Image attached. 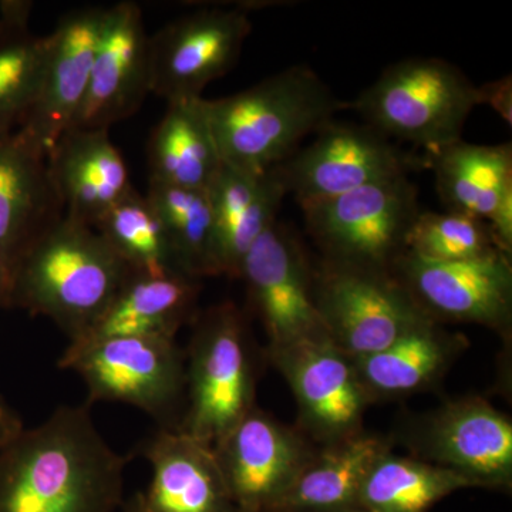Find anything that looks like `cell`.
<instances>
[{
  "label": "cell",
  "instance_id": "cell-2",
  "mask_svg": "<svg viewBox=\"0 0 512 512\" xmlns=\"http://www.w3.org/2000/svg\"><path fill=\"white\" fill-rule=\"evenodd\" d=\"M130 272L97 229L63 217L16 262L5 309L50 319L74 342L109 308Z\"/></svg>",
  "mask_w": 512,
  "mask_h": 512
},
{
  "label": "cell",
  "instance_id": "cell-3",
  "mask_svg": "<svg viewBox=\"0 0 512 512\" xmlns=\"http://www.w3.org/2000/svg\"><path fill=\"white\" fill-rule=\"evenodd\" d=\"M346 106L305 64L232 96L204 99L222 163L248 173H265L284 163L303 138L335 120Z\"/></svg>",
  "mask_w": 512,
  "mask_h": 512
},
{
  "label": "cell",
  "instance_id": "cell-31",
  "mask_svg": "<svg viewBox=\"0 0 512 512\" xmlns=\"http://www.w3.org/2000/svg\"><path fill=\"white\" fill-rule=\"evenodd\" d=\"M406 252L436 262L503 254L487 222L460 212H421L407 235Z\"/></svg>",
  "mask_w": 512,
  "mask_h": 512
},
{
  "label": "cell",
  "instance_id": "cell-4",
  "mask_svg": "<svg viewBox=\"0 0 512 512\" xmlns=\"http://www.w3.org/2000/svg\"><path fill=\"white\" fill-rule=\"evenodd\" d=\"M348 106L383 136L423 147L430 156L461 140L478 106L477 86L446 60L412 57L390 64Z\"/></svg>",
  "mask_w": 512,
  "mask_h": 512
},
{
  "label": "cell",
  "instance_id": "cell-29",
  "mask_svg": "<svg viewBox=\"0 0 512 512\" xmlns=\"http://www.w3.org/2000/svg\"><path fill=\"white\" fill-rule=\"evenodd\" d=\"M146 197L163 222L178 271L198 281L218 276L208 191L148 181Z\"/></svg>",
  "mask_w": 512,
  "mask_h": 512
},
{
  "label": "cell",
  "instance_id": "cell-21",
  "mask_svg": "<svg viewBox=\"0 0 512 512\" xmlns=\"http://www.w3.org/2000/svg\"><path fill=\"white\" fill-rule=\"evenodd\" d=\"M207 191L214 217L217 275L239 279L245 255L278 221L288 194L276 168L248 173L224 163Z\"/></svg>",
  "mask_w": 512,
  "mask_h": 512
},
{
  "label": "cell",
  "instance_id": "cell-6",
  "mask_svg": "<svg viewBox=\"0 0 512 512\" xmlns=\"http://www.w3.org/2000/svg\"><path fill=\"white\" fill-rule=\"evenodd\" d=\"M59 367L82 377L87 402H117L156 420L158 429H178L187 399L185 350L177 339L119 336L73 342Z\"/></svg>",
  "mask_w": 512,
  "mask_h": 512
},
{
  "label": "cell",
  "instance_id": "cell-27",
  "mask_svg": "<svg viewBox=\"0 0 512 512\" xmlns=\"http://www.w3.org/2000/svg\"><path fill=\"white\" fill-rule=\"evenodd\" d=\"M33 3H0V140L28 117L42 84L46 36L30 32Z\"/></svg>",
  "mask_w": 512,
  "mask_h": 512
},
{
  "label": "cell",
  "instance_id": "cell-36",
  "mask_svg": "<svg viewBox=\"0 0 512 512\" xmlns=\"http://www.w3.org/2000/svg\"><path fill=\"white\" fill-rule=\"evenodd\" d=\"M343 512H369V511L362 510V508H353V510L343 511Z\"/></svg>",
  "mask_w": 512,
  "mask_h": 512
},
{
  "label": "cell",
  "instance_id": "cell-1",
  "mask_svg": "<svg viewBox=\"0 0 512 512\" xmlns=\"http://www.w3.org/2000/svg\"><path fill=\"white\" fill-rule=\"evenodd\" d=\"M121 456L92 406H59L0 448V512H114L123 504Z\"/></svg>",
  "mask_w": 512,
  "mask_h": 512
},
{
  "label": "cell",
  "instance_id": "cell-30",
  "mask_svg": "<svg viewBox=\"0 0 512 512\" xmlns=\"http://www.w3.org/2000/svg\"><path fill=\"white\" fill-rule=\"evenodd\" d=\"M96 229L130 271L148 275L180 272L163 222L146 195L136 188L111 208Z\"/></svg>",
  "mask_w": 512,
  "mask_h": 512
},
{
  "label": "cell",
  "instance_id": "cell-9",
  "mask_svg": "<svg viewBox=\"0 0 512 512\" xmlns=\"http://www.w3.org/2000/svg\"><path fill=\"white\" fill-rule=\"evenodd\" d=\"M419 165L375 128L332 120L316 131L309 146L275 168L286 194L303 205L409 175Z\"/></svg>",
  "mask_w": 512,
  "mask_h": 512
},
{
  "label": "cell",
  "instance_id": "cell-34",
  "mask_svg": "<svg viewBox=\"0 0 512 512\" xmlns=\"http://www.w3.org/2000/svg\"><path fill=\"white\" fill-rule=\"evenodd\" d=\"M6 292H8V279H6L5 268L0 258V311L6 308Z\"/></svg>",
  "mask_w": 512,
  "mask_h": 512
},
{
  "label": "cell",
  "instance_id": "cell-16",
  "mask_svg": "<svg viewBox=\"0 0 512 512\" xmlns=\"http://www.w3.org/2000/svg\"><path fill=\"white\" fill-rule=\"evenodd\" d=\"M151 94L150 36L134 2L107 6L89 87L72 127L110 130Z\"/></svg>",
  "mask_w": 512,
  "mask_h": 512
},
{
  "label": "cell",
  "instance_id": "cell-37",
  "mask_svg": "<svg viewBox=\"0 0 512 512\" xmlns=\"http://www.w3.org/2000/svg\"><path fill=\"white\" fill-rule=\"evenodd\" d=\"M232 512H247V511H239V510H234Z\"/></svg>",
  "mask_w": 512,
  "mask_h": 512
},
{
  "label": "cell",
  "instance_id": "cell-24",
  "mask_svg": "<svg viewBox=\"0 0 512 512\" xmlns=\"http://www.w3.org/2000/svg\"><path fill=\"white\" fill-rule=\"evenodd\" d=\"M167 104L148 141V181L207 190L222 160L205 114L204 97Z\"/></svg>",
  "mask_w": 512,
  "mask_h": 512
},
{
  "label": "cell",
  "instance_id": "cell-15",
  "mask_svg": "<svg viewBox=\"0 0 512 512\" xmlns=\"http://www.w3.org/2000/svg\"><path fill=\"white\" fill-rule=\"evenodd\" d=\"M235 510L274 512L312 451L258 407L214 444Z\"/></svg>",
  "mask_w": 512,
  "mask_h": 512
},
{
  "label": "cell",
  "instance_id": "cell-32",
  "mask_svg": "<svg viewBox=\"0 0 512 512\" xmlns=\"http://www.w3.org/2000/svg\"><path fill=\"white\" fill-rule=\"evenodd\" d=\"M477 101L478 106L485 104L490 106L491 109L500 114L501 119L512 124V77H501V79L494 80L477 86Z\"/></svg>",
  "mask_w": 512,
  "mask_h": 512
},
{
  "label": "cell",
  "instance_id": "cell-12",
  "mask_svg": "<svg viewBox=\"0 0 512 512\" xmlns=\"http://www.w3.org/2000/svg\"><path fill=\"white\" fill-rule=\"evenodd\" d=\"M392 274L420 311L436 322L477 323L498 332L510 328L511 256L436 262L403 252Z\"/></svg>",
  "mask_w": 512,
  "mask_h": 512
},
{
  "label": "cell",
  "instance_id": "cell-18",
  "mask_svg": "<svg viewBox=\"0 0 512 512\" xmlns=\"http://www.w3.org/2000/svg\"><path fill=\"white\" fill-rule=\"evenodd\" d=\"M63 217L42 148L20 130L0 140V258L8 284L23 252Z\"/></svg>",
  "mask_w": 512,
  "mask_h": 512
},
{
  "label": "cell",
  "instance_id": "cell-11",
  "mask_svg": "<svg viewBox=\"0 0 512 512\" xmlns=\"http://www.w3.org/2000/svg\"><path fill=\"white\" fill-rule=\"evenodd\" d=\"M252 30L247 6L204 8L150 37L151 94L171 103L200 99L237 63Z\"/></svg>",
  "mask_w": 512,
  "mask_h": 512
},
{
  "label": "cell",
  "instance_id": "cell-13",
  "mask_svg": "<svg viewBox=\"0 0 512 512\" xmlns=\"http://www.w3.org/2000/svg\"><path fill=\"white\" fill-rule=\"evenodd\" d=\"M412 444L420 460L460 474L473 487H511L512 423L481 397L434 410L414 429Z\"/></svg>",
  "mask_w": 512,
  "mask_h": 512
},
{
  "label": "cell",
  "instance_id": "cell-22",
  "mask_svg": "<svg viewBox=\"0 0 512 512\" xmlns=\"http://www.w3.org/2000/svg\"><path fill=\"white\" fill-rule=\"evenodd\" d=\"M200 293L201 281L180 272L148 275L131 271L109 308L74 342L119 336L177 339L180 329L198 315Z\"/></svg>",
  "mask_w": 512,
  "mask_h": 512
},
{
  "label": "cell",
  "instance_id": "cell-14",
  "mask_svg": "<svg viewBox=\"0 0 512 512\" xmlns=\"http://www.w3.org/2000/svg\"><path fill=\"white\" fill-rule=\"evenodd\" d=\"M268 355L295 394L302 426L315 439L335 443L362 431L373 399L360 382L352 357L328 336L268 349Z\"/></svg>",
  "mask_w": 512,
  "mask_h": 512
},
{
  "label": "cell",
  "instance_id": "cell-5",
  "mask_svg": "<svg viewBox=\"0 0 512 512\" xmlns=\"http://www.w3.org/2000/svg\"><path fill=\"white\" fill-rule=\"evenodd\" d=\"M185 350L187 399L178 430L214 446L255 407L256 366L244 315L232 302L198 312Z\"/></svg>",
  "mask_w": 512,
  "mask_h": 512
},
{
  "label": "cell",
  "instance_id": "cell-17",
  "mask_svg": "<svg viewBox=\"0 0 512 512\" xmlns=\"http://www.w3.org/2000/svg\"><path fill=\"white\" fill-rule=\"evenodd\" d=\"M106 8L74 9L62 16L55 30L46 36L42 84L32 110L19 128L46 156L72 127L82 107Z\"/></svg>",
  "mask_w": 512,
  "mask_h": 512
},
{
  "label": "cell",
  "instance_id": "cell-33",
  "mask_svg": "<svg viewBox=\"0 0 512 512\" xmlns=\"http://www.w3.org/2000/svg\"><path fill=\"white\" fill-rule=\"evenodd\" d=\"M23 429L22 417L0 393V448L15 439Z\"/></svg>",
  "mask_w": 512,
  "mask_h": 512
},
{
  "label": "cell",
  "instance_id": "cell-10",
  "mask_svg": "<svg viewBox=\"0 0 512 512\" xmlns=\"http://www.w3.org/2000/svg\"><path fill=\"white\" fill-rule=\"evenodd\" d=\"M249 303L261 319L269 348L328 336L315 302V271L301 239L276 221L261 235L241 266Z\"/></svg>",
  "mask_w": 512,
  "mask_h": 512
},
{
  "label": "cell",
  "instance_id": "cell-25",
  "mask_svg": "<svg viewBox=\"0 0 512 512\" xmlns=\"http://www.w3.org/2000/svg\"><path fill=\"white\" fill-rule=\"evenodd\" d=\"M461 348L463 336L450 335L436 320L424 318L386 349L353 362L373 400L400 397L436 382Z\"/></svg>",
  "mask_w": 512,
  "mask_h": 512
},
{
  "label": "cell",
  "instance_id": "cell-19",
  "mask_svg": "<svg viewBox=\"0 0 512 512\" xmlns=\"http://www.w3.org/2000/svg\"><path fill=\"white\" fill-rule=\"evenodd\" d=\"M46 160L64 217L94 229L134 188L109 130L69 128Z\"/></svg>",
  "mask_w": 512,
  "mask_h": 512
},
{
  "label": "cell",
  "instance_id": "cell-26",
  "mask_svg": "<svg viewBox=\"0 0 512 512\" xmlns=\"http://www.w3.org/2000/svg\"><path fill=\"white\" fill-rule=\"evenodd\" d=\"M447 211L487 222L512 194V146H480L458 140L427 156Z\"/></svg>",
  "mask_w": 512,
  "mask_h": 512
},
{
  "label": "cell",
  "instance_id": "cell-8",
  "mask_svg": "<svg viewBox=\"0 0 512 512\" xmlns=\"http://www.w3.org/2000/svg\"><path fill=\"white\" fill-rule=\"evenodd\" d=\"M316 308L328 338L352 359L373 355L429 318L392 272L323 262Z\"/></svg>",
  "mask_w": 512,
  "mask_h": 512
},
{
  "label": "cell",
  "instance_id": "cell-28",
  "mask_svg": "<svg viewBox=\"0 0 512 512\" xmlns=\"http://www.w3.org/2000/svg\"><path fill=\"white\" fill-rule=\"evenodd\" d=\"M470 481L416 457L382 454L367 471L357 508L369 512H427Z\"/></svg>",
  "mask_w": 512,
  "mask_h": 512
},
{
  "label": "cell",
  "instance_id": "cell-7",
  "mask_svg": "<svg viewBox=\"0 0 512 512\" xmlns=\"http://www.w3.org/2000/svg\"><path fill=\"white\" fill-rule=\"evenodd\" d=\"M306 229L330 264L392 272L420 214L409 175L301 205Z\"/></svg>",
  "mask_w": 512,
  "mask_h": 512
},
{
  "label": "cell",
  "instance_id": "cell-20",
  "mask_svg": "<svg viewBox=\"0 0 512 512\" xmlns=\"http://www.w3.org/2000/svg\"><path fill=\"white\" fill-rule=\"evenodd\" d=\"M151 467L146 512H232L214 447L178 429H158L138 447Z\"/></svg>",
  "mask_w": 512,
  "mask_h": 512
},
{
  "label": "cell",
  "instance_id": "cell-35",
  "mask_svg": "<svg viewBox=\"0 0 512 512\" xmlns=\"http://www.w3.org/2000/svg\"><path fill=\"white\" fill-rule=\"evenodd\" d=\"M124 512H146L144 511L143 504H141L140 495H134V497L124 505Z\"/></svg>",
  "mask_w": 512,
  "mask_h": 512
},
{
  "label": "cell",
  "instance_id": "cell-23",
  "mask_svg": "<svg viewBox=\"0 0 512 512\" xmlns=\"http://www.w3.org/2000/svg\"><path fill=\"white\" fill-rule=\"evenodd\" d=\"M389 443L363 431L311 453L274 512H343L357 508L360 488Z\"/></svg>",
  "mask_w": 512,
  "mask_h": 512
}]
</instances>
